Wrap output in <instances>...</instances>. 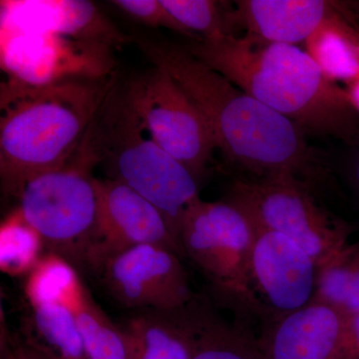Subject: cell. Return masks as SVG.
I'll return each instance as SVG.
<instances>
[{
	"label": "cell",
	"mask_w": 359,
	"mask_h": 359,
	"mask_svg": "<svg viewBox=\"0 0 359 359\" xmlns=\"http://www.w3.org/2000/svg\"><path fill=\"white\" fill-rule=\"evenodd\" d=\"M4 359H21L20 356L16 354L15 351H13V348L8 349L6 351V355H4Z\"/></svg>",
	"instance_id": "cell-30"
},
{
	"label": "cell",
	"mask_w": 359,
	"mask_h": 359,
	"mask_svg": "<svg viewBox=\"0 0 359 359\" xmlns=\"http://www.w3.org/2000/svg\"><path fill=\"white\" fill-rule=\"evenodd\" d=\"M224 200L245 212L257 229L289 238L318 266L348 244L351 226L318 202L311 184L295 177L237 180Z\"/></svg>",
	"instance_id": "cell-6"
},
{
	"label": "cell",
	"mask_w": 359,
	"mask_h": 359,
	"mask_svg": "<svg viewBox=\"0 0 359 359\" xmlns=\"http://www.w3.org/2000/svg\"><path fill=\"white\" fill-rule=\"evenodd\" d=\"M351 178H353L354 186L359 192V149L354 157L353 166H351Z\"/></svg>",
	"instance_id": "cell-29"
},
{
	"label": "cell",
	"mask_w": 359,
	"mask_h": 359,
	"mask_svg": "<svg viewBox=\"0 0 359 359\" xmlns=\"http://www.w3.org/2000/svg\"><path fill=\"white\" fill-rule=\"evenodd\" d=\"M43 238L28 223L20 208L0 224V269L11 276H26L44 255Z\"/></svg>",
	"instance_id": "cell-21"
},
{
	"label": "cell",
	"mask_w": 359,
	"mask_h": 359,
	"mask_svg": "<svg viewBox=\"0 0 359 359\" xmlns=\"http://www.w3.org/2000/svg\"><path fill=\"white\" fill-rule=\"evenodd\" d=\"M304 46L323 74L335 83L348 84L359 77V26L344 13L339 1Z\"/></svg>",
	"instance_id": "cell-17"
},
{
	"label": "cell",
	"mask_w": 359,
	"mask_h": 359,
	"mask_svg": "<svg viewBox=\"0 0 359 359\" xmlns=\"http://www.w3.org/2000/svg\"><path fill=\"white\" fill-rule=\"evenodd\" d=\"M193 359H266L261 339L244 323H228L210 313Z\"/></svg>",
	"instance_id": "cell-22"
},
{
	"label": "cell",
	"mask_w": 359,
	"mask_h": 359,
	"mask_svg": "<svg viewBox=\"0 0 359 359\" xmlns=\"http://www.w3.org/2000/svg\"><path fill=\"white\" fill-rule=\"evenodd\" d=\"M122 90L153 140L199 183L216 144L204 118L173 78L154 66Z\"/></svg>",
	"instance_id": "cell-8"
},
{
	"label": "cell",
	"mask_w": 359,
	"mask_h": 359,
	"mask_svg": "<svg viewBox=\"0 0 359 359\" xmlns=\"http://www.w3.org/2000/svg\"><path fill=\"white\" fill-rule=\"evenodd\" d=\"M86 136L107 178L128 186L157 208L182 249V224L187 210L200 199L199 183L153 140L116 84Z\"/></svg>",
	"instance_id": "cell-4"
},
{
	"label": "cell",
	"mask_w": 359,
	"mask_h": 359,
	"mask_svg": "<svg viewBox=\"0 0 359 359\" xmlns=\"http://www.w3.org/2000/svg\"><path fill=\"white\" fill-rule=\"evenodd\" d=\"M337 9L325 0H240L228 11L229 28L273 43H304L314 30Z\"/></svg>",
	"instance_id": "cell-16"
},
{
	"label": "cell",
	"mask_w": 359,
	"mask_h": 359,
	"mask_svg": "<svg viewBox=\"0 0 359 359\" xmlns=\"http://www.w3.org/2000/svg\"><path fill=\"white\" fill-rule=\"evenodd\" d=\"M347 318L359 313V244L349 245L318 266L313 302Z\"/></svg>",
	"instance_id": "cell-19"
},
{
	"label": "cell",
	"mask_w": 359,
	"mask_h": 359,
	"mask_svg": "<svg viewBox=\"0 0 359 359\" xmlns=\"http://www.w3.org/2000/svg\"><path fill=\"white\" fill-rule=\"evenodd\" d=\"M115 84L114 75L44 86L11 78L2 82L0 179L4 193L18 198L30 180L66 164Z\"/></svg>",
	"instance_id": "cell-3"
},
{
	"label": "cell",
	"mask_w": 359,
	"mask_h": 359,
	"mask_svg": "<svg viewBox=\"0 0 359 359\" xmlns=\"http://www.w3.org/2000/svg\"><path fill=\"white\" fill-rule=\"evenodd\" d=\"M66 304L76 318L87 358L128 359L119 327L94 302L84 285Z\"/></svg>",
	"instance_id": "cell-20"
},
{
	"label": "cell",
	"mask_w": 359,
	"mask_h": 359,
	"mask_svg": "<svg viewBox=\"0 0 359 359\" xmlns=\"http://www.w3.org/2000/svg\"><path fill=\"white\" fill-rule=\"evenodd\" d=\"M111 4L137 22L153 27L167 28L193 40L198 39L175 20L161 0H115Z\"/></svg>",
	"instance_id": "cell-24"
},
{
	"label": "cell",
	"mask_w": 359,
	"mask_h": 359,
	"mask_svg": "<svg viewBox=\"0 0 359 359\" xmlns=\"http://www.w3.org/2000/svg\"><path fill=\"white\" fill-rule=\"evenodd\" d=\"M344 13L359 26V1H340Z\"/></svg>",
	"instance_id": "cell-28"
},
{
	"label": "cell",
	"mask_w": 359,
	"mask_h": 359,
	"mask_svg": "<svg viewBox=\"0 0 359 359\" xmlns=\"http://www.w3.org/2000/svg\"><path fill=\"white\" fill-rule=\"evenodd\" d=\"M318 264L299 245L257 229L245 283V306L271 321L313 302Z\"/></svg>",
	"instance_id": "cell-9"
},
{
	"label": "cell",
	"mask_w": 359,
	"mask_h": 359,
	"mask_svg": "<svg viewBox=\"0 0 359 359\" xmlns=\"http://www.w3.org/2000/svg\"><path fill=\"white\" fill-rule=\"evenodd\" d=\"M211 311L198 299L182 309H133L117 325L128 359H193Z\"/></svg>",
	"instance_id": "cell-14"
},
{
	"label": "cell",
	"mask_w": 359,
	"mask_h": 359,
	"mask_svg": "<svg viewBox=\"0 0 359 359\" xmlns=\"http://www.w3.org/2000/svg\"><path fill=\"white\" fill-rule=\"evenodd\" d=\"M1 67L11 79L32 86L112 76V47L47 33L0 37Z\"/></svg>",
	"instance_id": "cell-10"
},
{
	"label": "cell",
	"mask_w": 359,
	"mask_h": 359,
	"mask_svg": "<svg viewBox=\"0 0 359 359\" xmlns=\"http://www.w3.org/2000/svg\"><path fill=\"white\" fill-rule=\"evenodd\" d=\"M99 162L85 135L66 164L30 180L21 191L20 210L42 238L46 252L73 266L86 264L95 226L97 193L93 176Z\"/></svg>",
	"instance_id": "cell-5"
},
{
	"label": "cell",
	"mask_w": 359,
	"mask_h": 359,
	"mask_svg": "<svg viewBox=\"0 0 359 359\" xmlns=\"http://www.w3.org/2000/svg\"><path fill=\"white\" fill-rule=\"evenodd\" d=\"M97 216L86 264L101 271L113 257L141 245H162L183 250L174 240L157 208L128 186L96 178Z\"/></svg>",
	"instance_id": "cell-11"
},
{
	"label": "cell",
	"mask_w": 359,
	"mask_h": 359,
	"mask_svg": "<svg viewBox=\"0 0 359 359\" xmlns=\"http://www.w3.org/2000/svg\"><path fill=\"white\" fill-rule=\"evenodd\" d=\"M346 91L349 102L359 115V77L354 79L351 83L346 84Z\"/></svg>",
	"instance_id": "cell-27"
},
{
	"label": "cell",
	"mask_w": 359,
	"mask_h": 359,
	"mask_svg": "<svg viewBox=\"0 0 359 359\" xmlns=\"http://www.w3.org/2000/svg\"><path fill=\"white\" fill-rule=\"evenodd\" d=\"M185 47L194 57L306 133L359 145V115L346 89L328 79L297 45L245 34L195 39Z\"/></svg>",
	"instance_id": "cell-2"
},
{
	"label": "cell",
	"mask_w": 359,
	"mask_h": 359,
	"mask_svg": "<svg viewBox=\"0 0 359 359\" xmlns=\"http://www.w3.org/2000/svg\"><path fill=\"white\" fill-rule=\"evenodd\" d=\"M1 32L47 33L121 48L129 41L92 2L2 0Z\"/></svg>",
	"instance_id": "cell-13"
},
{
	"label": "cell",
	"mask_w": 359,
	"mask_h": 359,
	"mask_svg": "<svg viewBox=\"0 0 359 359\" xmlns=\"http://www.w3.org/2000/svg\"><path fill=\"white\" fill-rule=\"evenodd\" d=\"M13 349L21 359H57L27 339L13 346Z\"/></svg>",
	"instance_id": "cell-26"
},
{
	"label": "cell",
	"mask_w": 359,
	"mask_h": 359,
	"mask_svg": "<svg viewBox=\"0 0 359 359\" xmlns=\"http://www.w3.org/2000/svg\"><path fill=\"white\" fill-rule=\"evenodd\" d=\"M257 228L229 201H196L184 217L181 243L219 294L245 304V283Z\"/></svg>",
	"instance_id": "cell-7"
},
{
	"label": "cell",
	"mask_w": 359,
	"mask_h": 359,
	"mask_svg": "<svg viewBox=\"0 0 359 359\" xmlns=\"http://www.w3.org/2000/svg\"><path fill=\"white\" fill-rule=\"evenodd\" d=\"M30 325L34 334L25 339L57 359H88L72 309L59 301L29 304Z\"/></svg>",
	"instance_id": "cell-18"
},
{
	"label": "cell",
	"mask_w": 359,
	"mask_h": 359,
	"mask_svg": "<svg viewBox=\"0 0 359 359\" xmlns=\"http://www.w3.org/2000/svg\"><path fill=\"white\" fill-rule=\"evenodd\" d=\"M347 318L337 309L311 302L268 321L259 337L266 359H334Z\"/></svg>",
	"instance_id": "cell-15"
},
{
	"label": "cell",
	"mask_w": 359,
	"mask_h": 359,
	"mask_svg": "<svg viewBox=\"0 0 359 359\" xmlns=\"http://www.w3.org/2000/svg\"><path fill=\"white\" fill-rule=\"evenodd\" d=\"M334 359H359V313L347 318Z\"/></svg>",
	"instance_id": "cell-25"
},
{
	"label": "cell",
	"mask_w": 359,
	"mask_h": 359,
	"mask_svg": "<svg viewBox=\"0 0 359 359\" xmlns=\"http://www.w3.org/2000/svg\"><path fill=\"white\" fill-rule=\"evenodd\" d=\"M176 250L141 245L113 257L101 269L110 294L131 309H177L192 304L188 273Z\"/></svg>",
	"instance_id": "cell-12"
},
{
	"label": "cell",
	"mask_w": 359,
	"mask_h": 359,
	"mask_svg": "<svg viewBox=\"0 0 359 359\" xmlns=\"http://www.w3.org/2000/svg\"><path fill=\"white\" fill-rule=\"evenodd\" d=\"M165 8L196 39H218L231 35L228 11L212 0H161Z\"/></svg>",
	"instance_id": "cell-23"
},
{
	"label": "cell",
	"mask_w": 359,
	"mask_h": 359,
	"mask_svg": "<svg viewBox=\"0 0 359 359\" xmlns=\"http://www.w3.org/2000/svg\"><path fill=\"white\" fill-rule=\"evenodd\" d=\"M138 44L195 105L226 160L254 177L287 175L311 185L323 179V162L301 127L238 88L185 46L151 39Z\"/></svg>",
	"instance_id": "cell-1"
}]
</instances>
